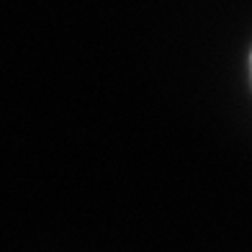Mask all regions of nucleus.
Instances as JSON below:
<instances>
[{"instance_id": "f257e3e1", "label": "nucleus", "mask_w": 252, "mask_h": 252, "mask_svg": "<svg viewBox=\"0 0 252 252\" xmlns=\"http://www.w3.org/2000/svg\"><path fill=\"white\" fill-rule=\"evenodd\" d=\"M250 70H252V57H250Z\"/></svg>"}]
</instances>
